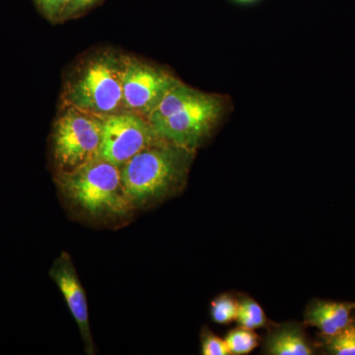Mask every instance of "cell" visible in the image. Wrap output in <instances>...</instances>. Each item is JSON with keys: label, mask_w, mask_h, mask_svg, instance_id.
Segmentation results:
<instances>
[{"label": "cell", "mask_w": 355, "mask_h": 355, "mask_svg": "<svg viewBox=\"0 0 355 355\" xmlns=\"http://www.w3.org/2000/svg\"><path fill=\"white\" fill-rule=\"evenodd\" d=\"M327 354L355 355V320L335 336H324Z\"/></svg>", "instance_id": "8fae6325"}, {"label": "cell", "mask_w": 355, "mask_h": 355, "mask_svg": "<svg viewBox=\"0 0 355 355\" xmlns=\"http://www.w3.org/2000/svg\"><path fill=\"white\" fill-rule=\"evenodd\" d=\"M103 120L76 107L62 105L51 132L57 172H69L98 157Z\"/></svg>", "instance_id": "277c9868"}, {"label": "cell", "mask_w": 355, "mask_h": 355, "mask_svg": "<svg viewBox=\"0 0 355 355\" xmlns=\"http://www.w3.org/2000/svg\"><path fill=\"white\" fill-rule=\"evenodd\" d=\"M224 111L221 96L198 90L177 112L151 125L161 139L196 151L216 128Z\"/></svg>", "instance_id": "5b68a950"}, {"label": "cell", "mask_w": 355, "mask_h": 355, "mask_svg": "<svg viewBox=\"0 0 355 355\" xmlns=\"http://www.w3.org/2000/svg\"><path fill=\"white\" fill-rule=\"evenodd\" d=\"M354 311L355 302L316 300L306 311L305 323L317 328L326 338L335 336L354 321Z\"/></svg>", "instance_id": "9c48e42d"}, {"label": "cell", "mask_w": 355, "mask_h": 355, "mask_svg": "<svg viewBox=\"0 0 355 355\" xmlns=\"http://www.w3.org/2000/svg\"><path fill=\"white\" fill-rule=\"evenodd\" d=\"M69 0H34L42 15L51 23H62L65 7Z\"/></svg>", "instance_id": "9a60e30c"}, {"label": "cell", "mask_w": 355, "mask_h": 355, "mask_svg": "<svg viewBox=\"0 0 355 355\" xmlns=\"http://www.w3.org/2000/svg\"><path fill=\"white\" fill-rule=\"evenodd\" d=\"M230 354L245 355L253 352L259 345V338L252 330L242 328L231 331L225 338Z\"/></svg>", "instance_id": "4fadbf2b"}, {"label": "cell", "mask_w": 355, "mask_h": 355, "mask_svg": "<svg viewBox=\"0 0 355 355\" xmlns=\"http://www.w3.org/2000/svg\"><path fill=\"white\" fill-rule=\"evenodd\" d=\"M239 303L230 295H220L211 303L212 320L217 324H227L237 320Z\"/></svg>", "instance_id": "5bb4252c"}, {"label": "cell", "mask_w": 355, "mask_h": 355, "mask_svg": "<svg viewBox=\"0 0 355 355\" xmlns=\"http://www.w3.org/2000/svg\"><path fill=\"white\" fill-rule=\"evenodd\" d=\"M266 352L272 355L314 354L312 345L295 324H286L270 334L266 343Z\"/></svg>", "instance_id": "30bf717a"}, {"label": "cell", "mask_w": 355, "mask_h": 355, "mask_svg": "<svg viewBox=\"0 0 355 355\" xmlns=\"http://www.w3.org/2000/svg\"><path fill=\"white\" fill-rule=\"evenodd\" d=\"M182 83L172 72L127 55L123 80V110L148 119L173 88Z\"/></svg>", "instance_id": "52a82bcc"}, {"label": "cell", "mask_w": 355, "mask_h": 355, "mask_svg": "<svg viewBox=\"0 0 355 355\" xmlns=\"http://www.w3.org/2000/svg\"><path fill=\"white\" fill-rule=\"evenodd\" d=\"M127 55L103 49L83 58L65 78L62 105L104 118L123 112Z\"/></svg>", "instance_id": "7a4b0ae2"}, {"label": "cell", "mask_w": 355, "mask_h": 355, "mask_svg": "<svg viewBox=\"0 0 355 355\" xmlns=\"http://www.w3.org/2000/svg\"><path fill=\"white\" fill-rule=\"evenodd\" d=\"M50 275L64 295L70 313L76 320L85 343L86 352L94 354V343L89 324L87 299L72 263L71 257L62 252L51 266Z\"/></svg>", "instance_id": "ba28073f"}, {"label": "cell", "mask_w": 355, "mask_h": 355, "mask_svg": "<svg viewBox=\"0 0 355 355\" xmlns=\"http://www.w3.org/2000/svg\"><path fill=\"white\" fill-rule=\"evenodd\" d=\"M202 354L203 355H228L230 352L225 340H221L218 336L207 331L202 336Z\"/></svg>", "instance_id": "2e32d148"}, {"label": "cell", "mask_w": 355, "mask_h": 355, "mask_svg": "<svg viewBox=\"0 0 355 355\" xmlns=\"http://www.w3.org/2000/svg\"><path fill=\"white\" fill-rule=\"evenodd\" d=\"M237 2H241V3H249V2H254L256 0H235Z\"/></svg>", "instance_id": "ac0fdd59"}, {"label": "cell", "mask_w": 355, "mask_h": 355, "mask_svg": "<svg viewBox=\"0 0 355 355\" xmlns=\"http://www.w3.org/2000/svg\"><path fill=\"white\" fill-rule=\"evenodd\" d=\"M236 321L242 328L254 331L266 326V317L259 303L253 299L245 298L239 303Z\"/></svg>", "instance_id": "7c38bea8"}, {"label": "cell", "mask_w": 355, "mask_h": 355, "mask_svg": "<svg viewBox=\"0 0 355 355\" xmlns=\"http://www.w3.org/2000/svg\"><path fill=\"white\" fill-rule=\"evenodd\" d=\"M100 1L101 0H69L62 15V22L83 15Z\"/></svg>", "instance_id": "e0dca14e"}, {"label": "cell", "mask_w": 355, "mask_h": 355, "mask_svg": "<svg viewBox=\"0 0 355 355\" xmlns=\"http://www.w3.org/2000/svg\"><path fill=\"white\" fill-rule=\"evenodd\" d=\"M55 181L70 205L93 218H121L135 209L123 188L121 168L104 159L57 172Z\"/></svg>", "instance_id": "3957f363"}, {"label": "cell", "mask_w": 355, "mask_h": 355, "mask_svg": "<svg viewBox=\"0 0 355 355\" xmlns=\"http://www.w3.org/2000/svg\"><path fill=\"white\" fill-rule=\"evenodd\" d=\"M102 140L98 157L121 167L140 151L161 140L150 121L123 111L102 118Z\"/></svg>", "instance_id": "8992f818"}, {"label": "cell", "mask_w": 355, "mask_h": 355, "mask_svg": "<svg viewBox=\"0 0 355 355\" xmlns=\"http://www.w3.org/2000/svg\"><path fill=\"white\" fill-rule=\"evenodd\" d=\"M195 153L161 139L121 166V182L135 209L157 202L181 190Z\"/></svg>", "instance_id": "6da1fadb"}]
</instances>
